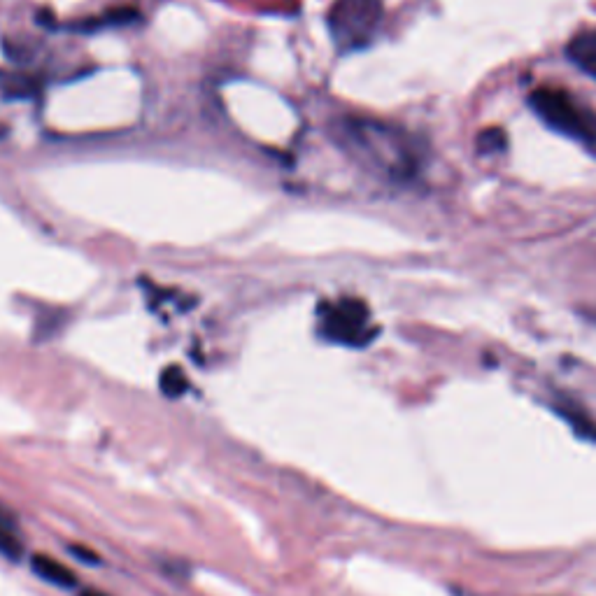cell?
Masks as SVG:
<instances>
[{
	"label": "cell",
	"mask_w": 596,
	"mask_h": 596,
	"mask_svg": "<svg viewBox=\"0 0 596 596\" xmlns=\"http://www.w3.org/2000/svg\"><path fill=\"white\" fill-rule=\"evenodd\" d=\"M0 89H3V94L7 98H28L33 96L35 82L28 75L7 73L5 77H0Z\"/></svg>",
	"instance_id": "obj_10"
},
{
	"label": "cell",
	"mask_w": 596,
	"mask_h": 596,
	"mask_svg": "<svg viewBox=\"0 0 596 596\" xmlns=\"http://www.w3.org/2000/svg\"><path fill=\"white\" fill-rule=\"evenodd\" d=\"M319 333L329 343L345 347H366L378 336L371 322V310L359 298H338L319 303Z\"/></svg>",
	"instance_id": "obj_3"
},
{
	"label": "cell",
	"mask_w": 596,
	"mask_h": 596,
	"mask_svg": "<svg viewBox=\"0 0 596 596\" xmlns=\"http://www.w3.org/2000/svg\"><path fill=\"white\" fill-rule=\"evenodd\" d=\"M557 413L564 417L566 422L571 424L573 429H576V434L580 438H587V441H596V422L590 420L583 410L580 408H566V406H559Z\"/></svg>",
	"instance_id": "obj_8"
},
{
	"label": "cell",
	"mask_w": 596,
	"mask_h": 596,
	"mask_svg": "<svg viewBox=\"0 0 596 596\" xmlns=\"http://www.w3.org/2000/svg\"><path fill=\"white\" fill-rule=\"evenodd\" d=\"M382 24L380 0H336L329 31L340 52H357L373 42Z\"/></svg>",
	"instance_id": "obj_4"
},
{
	"label": "cell",
	"mask_w": 596,
	"mask_h": 596,
	"mask_svg": "<svg viewBox=\"0 0 596 596\" xmlns=\"http://www.w3.org/2000/svg\"><path fill=\"white\" fill-rule=\"evenodd\" d=\"M138 12L133 10H117V12H108L105 17H96V19H87L80 21V24L73 26V31H82V33H94V31H103L105 26H126L138 21Z\"/></svg>",
	"instance_id": "obj_7"
},
{
	"label": "cell",
	"mask_w": 596,
	"mask_h": 596,
	"mask_svg": "<svg viewBox=\"0 0 596 596\" xmlns=\"http://www.w3.org/2000/svg\"><path fill=\"white\" fill-rule=\"evenodd\" d=\"M336 136L345 154L380 180L410 184L422 175L424 147L401 126L347 117L338 124Z\"/></svg>",
	"instance_id": "obj_1"
},
{
	"label": "cell",
	"mask_w": 596,
	"mask_h": 596,
	"mask_svg": "<svg viewBox=\"0 0 596 596\" xmlns=\"http://www.w3.org/2000/svg\"><path fill=\"white\" fill-rule=\"evenodd\" d=\"M80 596H108V594H103V592H98V590H84Z\"/></svg>",
	"instance_id": "obj_14"
},
{
	"label": "cell",
	"mask_w": 596,
	"mask_h": 596,
	"mask_svg": "<svg viewBox=\"0 0 596 596\" xmlns=\"http://www.w3.org/2000/svg\"><path fill=\"white\" fill-rule=\"evenodd\" d=\"M159 385H161V392L166 394L168 399H180L182 394H187L189 380H187V375H184L182 368L170 366V368H166V371L161 373Z\"/></svg>",
	"instance_id": "obj_9"
},
{
	"label": "cell",
	"mask_w": 596,
	"mask_h": 596,
	"mask_svg": "<svg viewBox=\"0 0 596 596\" xmlns=\"http://www.w3.org/2000/svg\"><path fill=\"white\" fill-rule=\"evenodd\" d=\"M566 56L573 66L596 80V28L573 35L569 47H566Z\"/></svg>",
	"instance_id": "obj_5"
},
{
	"label": "cell",
	"mask_w": 596,
	"mask_h": 596,
	"mask_svg": "<svg viewBox=\"0 0 596 596\" xmlns=\"http://www.w3.org/2000/svg\"><path fill=\"white\" fill-rule=\"evenodd\" d=\"M529 108L552 131L578 140L585 145H596V112L557 87H538L529 94Z\"/></svg>",
	"instance_id": "obj_2"
},
{
	"label": "cell",
	"mask_w": 596,
	"mask_h": 596,
	"mask_svg": "<svg viewBox=\"0 0 596 596\" xmlns=\"http://www.w3.org/2000/svg\"><path fill=\"white\" fill-rule=\"evenodd\" d=\"M70 552H73V555L80 559V562H87V564H98V557L94 555V552H89L87 548H77V545H73V548H70Z\"/></svg>",
	"instance_id": "obj_13"
},
{
	"label": "cell",
	"mask_w": 596,
	"mask_h": 596,
	"mask_svg": "<svg viewBox=\"0 0 596 596\" xmlns=\"http://www.w3.org/2000/svg\"><path fill=\"white\" fill-rule=\"evenodd\" d=\"M0 555L7 559H19L24 555V545H21L19 536L12 531L10 522H0Z\"/></svg>",
	"instance_id": "obj_12"
},
{
	"label": "cell",
	"mask_w": 596,
	"mask_h": 596,
	"mask_svg": "<svg viewBox=\"0 0 596 596\" xmlns=\"http://www.w3.org/2000/svg\"><path fill=\"white\" fill-rule=\"evenodd\" d=\"M31 566H33L35 576L47 580V583H52L56 587H75V583H77L75 573L70 571L66 564H61L59 559H54V557L35 555Z\"/></svg>",
	"instance_id": "obj_6"
},
{
	"label": "cell",
	"mask_w": 596,
	"mask_h": 596,
	"mask_svg": "<svg viewBox=\"0 0 596 596\" xmlns=\"http://www.w3.org/2000/svg\"><path fill=\"white\" fill-rule=\"evenodd\" d=\"M506 131L499 129V126H492V129H485L478 136V152L480 154H499L506 149Z\"/></svg>",
	"instance_id": "obj_11"
},
{
	"label": "cell",
	"mask_w": 596,
	"mask_h": 596,
	"mask_svg": "<svg viewBox=\"0 0 596 596\" xmlns=\"http://www.w3.org/2000/svg\"><path fill=\"white\" fill-rule=\"evenodd\" d=\"M3 138H5V129H3V126H0V140H3Z\"/></svg>",
	"instance_id": "obj_16"
},
{
	"label": "cell",
	"mask_w": 596,
	"mask_h": 596,
	"mask_svg": "<svg viewBox=\"0 0 596 596\" xmlns=\"http://www.w3.org/2000/svg\"><path fill=\"white\" fill-rule=\"evenodd\" d=\"M0 522H7V515L3 513V510H0Z\"/></svg>",
	"instance_id": "obj_15"
}]
</instances>
